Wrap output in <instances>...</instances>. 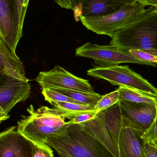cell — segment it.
Wrapping results in <instances>:
<instances>
[{"label":"cell","mask_w":157,"mask_h":157,"mask_svg":"<svg viewBox=\"0 0 157 157\" xmlns=\"http://www.w3.org/2000/svg\"><path fill=\"white\" fill-rule=\"evenodd\" d=\"M22 36L16 26L10 0H0V36L13 54Z\"/></svg>","instance_id":"cell-12"},{"label":"cell","mask_w":157,"mask_h":157,"mask_svg":"<svg viewBox=\"0 0 157 157\" xmlns=\"http://www.w3.org/2000/svg\"><path fill=\"white\" fill-rule=\"evenodd\" d=\"M52 89L69 97L80 104L90 105L94 107H95L96 104L103 96L95 92H86L61 89Z\"/></svg>","instance_id":"cell-18"},{"label":"cell","mask_w":157,"mask_h":157,"mask_svg":"<svg viewBox=\"0 0 157 157\" xmlns=\"http://www.w3.org/2000/svg\"><path fill=\"white\" fill-rule=\"evenodd\" d=\"M71 1L74 10L75 8V6H76V0H71Z\"/></svg>","instance_id":"cell-32"},{"label":"cell","mask_w":157,"mask_h":157,"mask_svg":"<svg viewBox=\"0 0 157 157\" xmlns=\"http://www.w3.org/2000/svg\"><path fill=\"white\" fill-rule=\"evenodd\" d=\"M119 104L123 116L144 132L152 125L156 115L157 106L149 103L123 101Z\"/></svg>","instance_id":"cell-11"},{"label":"cell","mask_w":157,"mask_h":157,"mask_svg":"<svg viewBox=\"0 0 157 157\" xmlns=\"http://www.w3.org/2000/svg\"><path fill=\"white\" fill-rule=\"evenodd\" d=\"M129 51L132 55L140 60L157 63V57L152 54L139 50H131Z\"/></svg>","instance_id":"cell-25"},{"label":"cell","mask_w":157,"mask_h":157,"mask_svg":"<svg viewBox=\"0 0 157 157\" xmlns=\"http://www.w3.org/2000/svg\"><path fill=\"white\" fill-rule=\"evenodd\" d=\"M12 126L0 133V157H32V143Z\"/></svg>","instance_id":"cell-10"},{"label":"cell","mask_w":157,"mask_h":157,"mask_svg":"<svg viewBox=\"0 0 157 157\" xmlns=\"http://www.w3.org/2000/svg\"><path fill=\"white\" fill-rule=\"evenodd\" d=\"M78 124L104 145L113 156L120 157L118 147L112 139L100 112L90 120Z\"/></svg>","instance_id":"cell-14"},{"label":"cell","mask_w":157,"mask_h":157,"mask_svg":"<svg viewBox=\"0 0 157 157\" xmlns=\"http://www.w3.org/2000/svg\"><path fill=\"white\" fill-rule=\"evenodd\" d=\"M152 142V143H155V144H157V140H155V141H153V142Z\"/></svg>","instance_id":"cell-36"},{"label":"cell","mask_w":157,"mask_h":157,"mask_svg":"<svg viewBox=\"0 0 157 157\" xmlns=\"http://www.w3.org/2000/svg\"><path fill=\"white\" fill-rule=\"evenodd\" d=\"M100 112L112 139L118 147L122 121V115L119 102Z\"/></svg>","instance_id":"cell-16"},{"label":"cell","mask_w":157,"mask_h":157,"mask_svg":"<svg viewBox=\"0 0 157 157\" xmlns=\"http://www.w3.org/2000/svg\"><path fill=\"white\" fill-rule=\"evenodd\" d=\"M29 0H22V8L24 15L25 16Z\"/></svg>","instance_id":"cell-31"},{"label":"cell","mask_w":157,"mask_h":157,"mask_svg":"<svg viewBox=\"0 0 157 157\" xmlns=\"http://www.w3.org/2000/svg\"><path fill=\"white\" fill-rule=\"evenodd\" d=\"M17 28L23 35V28L25 16L23 12L22 0H10Z\"/></svg>","instance_id":"cell-21"},{"label":"cell","mask_w":157,"mask_h":157,"mask_svg":"<svg viewBox=\"0 0 157 157\" xmlns=\"http://www.w3.org/2000/svg\"><path fill=\"white\" fill-rule=\"evenodd\" d=\"M142 138L145 142H153L157 140V111L155 118L149 129L144 133Z\"/></svg>","instance_id":"cell-26"},{"label":"cell","mask_w":157,"mask_h":157,"mask_svg":"<svg viewBox=\"0 0 157 157\" xmlns=\"http://www.w3.org/2000/svg\"><path fill=\"white\" fill-rule=\"evenodd\" d=\"M10 117V116L8 115V114L5 113L3 110L2 109L0 108V123L3 121H5L7 120L8 118Z\"/></svg>","instance_id":"cell-30"},{"label":"cell","mask_w":157,"mask_h":157,"mask_svg":"<svg viewBox=\"0 0 157 157\" xmlns=\"http://www.w3.org/2000/svg\"><path fill=\"white\" fill-rule=\"evenodd\" d=\"M89 76L105 79L113 86H124L141 90L157 98V89L128 66L98 67L87 71Z\"/></svg>","instance_id":"cell-5"},{"label":"cell","mask_w":157,"mask_h":157,"mask_svg":"<svg viewBox=\"0 0 157 157\" xmlns=\"http://www.w3.org/2000/svg\"><path fill=\"white\" fill-rule=\"evenodd\" d=\"M0 73L26 81L25 67L20 59L13 54L6 45L0 36Z\"/></svg>","instance_id":"cell-15"},{"label":"cell","mask_w":157,"mask_h":157,"mask_svg":"<svg viewBox=\"0 0 157 157\" xmlns=\"http://www.w3.org/2000/svg\"><path fill=\"white\" fill-rule=\"evenodd\" d=\"M51 104L55 109L62 111L64 113H78L96 110L95 107L92 106L73 102L57 101L52 102Z\"/></svg>","instance_id":"cell-19"},{"label":"cell","mask_w":157,"mask_h":157,"mask_svg":"<svg viewBox=\"0 0 157 157\" xmlns=\"http://www.w3.org/2000/svg\"><path fill=\"white\" fill-rule=\"evenodd\" d=\"M154 10L157 13V6H155V7H154Z\"/></svg>","instance_id":"cell-35"},{"label":"cell","mask_w":157,"mask_h":157,"mask_svg":"<svg viewBox=\"0 0 157 157\" xmlns=\"http://www.w3.org/2000/svg\"><path fill=\"white\" fill-rule=\"evenodd\" d=\"M135 0H76L74 10L79 8V16H100L114 13ZM73 10V11H74Z\"/></svg>","instance_id":"cell-13"},{"label":"cell","mask_w":157,"mask_h":157,"mask_svg":"<svg viewBox=\"0 0 157 157\" xmlns=\"http://www.w3.org/2000/svg\"><path fill=\"white\" fill-rule=\"evenodd\" d=\"M36 81L42 89H61L94 92L88 80L76 77L64 68L55 66L48 71L38 75Z\"/></svg>","instance_id":"cell-6"},{"label":"cell","mask_w":157,"mask_h":157,"mask_svg":"<svg viewBox=\"0 0 157 157\" xmlns=\"http://www.w3.org/2000/svg\"><path fill=\"white\" fill-rule=\"evenodd\" d=\"M62 8L73 10L71 0H54Z\"/></svg>","instance_id":"cell-28"},{"label":"cell","mask_w":157,"mask_h":157,"mask_svg":"<svg viewBox=\"0 0 157 157\" xmlns=\"http://www.w3.org/2000/svg\"><path fill=\"white\" fill-rule=\"evenodd\" d=\"M153 7L136 1L109 14L95 17L80 15L78 19L89 30L112 38L115 32L142 17Z\"/></svg>","instance_id":"cell-3"},{"label":"cell","mask_w":157,"mask_h":157,"mask_svg":"<svg viewBox=\"0 0 157 157\" xmlns=\"http://www.w3.org/2000/svg\"><path fill=\"white\" fill-rule=\"evenodd\" d=\"M149 143H151V144H153L154 146H155V147L156 148V152H157V144H155V143H152V142H149Z\"/></svg>","instance_id":"cell-34"},{"label":"cell","mask_w":157,"mask_h":157,"mask_svg":"<svg viewBox=\"0 0 157 157\" xmlns=\"http://www.w3.org/2000/svg\"><path fill=\"white\" fill-rule=\"evenodd\" d=\"M144 133L122 115L118 144L120 157H144Z\"/></svg>","instance_id":"cell-8"},{"label":"cell","mask_w":157,"mask_h":157,"mask_svg":"<svg viewBox=\"0 0 157 157\" xmlns=\"http://www.w3.org/2000/svg\"><path fill=\"white\" fill-rule=\"evenodd\" d=\"M119 101H130L137 103H146L157 106V98L141 90L124 86L118 88Z\"/></svg>","instance_id":"cell-17"},{"label":"cell","mask_w":157,"mask_h":157,"mask_svg":"<svg viewBox=\"0 0 157 157\" xmlns=\"http://www.w3.org/2000/svg\"><path fill=\"white\" fill-rule=\"evenodd\" d=\"M75 56L91 59L100 67H110L121 63L157 66V63L140 60L132 55L129 51L110 44L102 46L87 42L76 49Z\"/></svg>","instance_id":"cell-4"},{"label":"cell","mask_w":157,"mask_h":157,"mask_svg":"<svg viewBox=\"0 0 157 157\" xmlns=\"http://www.w3.org/2000/svg\"><path fill=\"white\" fill-rule=\"evenodd\" d=\"M154 7L115 32L110 44L124 50H139L157 57V13Z\"/></svg>","instance_id":"cell-1"},{"label":"cell","mask_w":157,"mask_h":157,"mask_svg":"<svg viewBox=\"0 0 157 157\" xmlns=\"http://www.w3.org/2000/svg\"><path fill=\"white\" fill-rule=\"evenodd\" d=\"M141 3L149 6H157V0H135Z\"/></svg>","instance_id":"cell-29"},{"label":"cell","mask_w":157,"mask_h":157,"mask_svg":"<svg viewBox=\"0 0 157 157\" xmlns=\"http://www.w3.org/2000/svg\"><path fill=\"white\" fill-rule=\"evenodd\" d=\"M41 93L44 96L45 101L49 102L50 104L52 102L57 101L73 102L80 104L72 99L52 89H42Z\"/></svg>","instance_id":"cell-22"},{"label":"cell","mask_w":157,"mask_h":157,"mask_svg":"<svg viewBox=\"0 0 157 157\" xmlns=\"http://www.w3.org/2000/svg\"><path fill=\"white\" fill-rule=\"evenodd\" d=\"M58 155H59V156L60 157H71L66 155H63V154H58Z\"/></svg>","instance_id":"cell-33"},{"label":"cell","mask_w":157,"mask_h":157,"mask_svg":"<svg viewBox=\"0 0 157 157\" xmlns=\"http://www.w3.org/2000/svg\"><path fill=\"white\" fill-rule=\"evenodd\" d=\"M119 101V93L118 89L113 92L102 96L95 106L98 113L113 106Z\"/></svg>","instance_id":"cell-20"},{"label":"cell","mask_w":157,"mask_h":157,"mask_svg":"<svg viewBox=\"0 0 157 157\" xmlns=\"http://www.w3.org/2000/svg\"><path fill=\"white\" fill-rule=\"evenodd\" d=\"M30 89L29 81L0 73V108L8 114L16 104L29 97Z\"/></svg>","instance_id":"cell-7"},{"label":"cell","mask_w":157,"mask_h":157,"mask_svg":"<svg viewBox=\"0 0 157 157\" xmlns=\"http://www.w3.org/2000/svg\"><path fill=\"white\" fill-rule=\"evenodd\" d=\"M144 155V157H157L156 148L151 143H145Z\"/></svg>","instance_id":"cell-27"},{"label":"cell","mask_w":157,"mask_h":157,"mask_svg":"<svg viewBox=\"0 0 157 157\" xmlns=\"http://www.w3.org/2000/svg\"><path fill=\"white\" fill-rule=\"evenodd\" d=\"M98 113L97 110H95L78 113H63L65 119L69 120V124H78L90 120L93 118Z\"/></svg>","instance_id":"cell-23"},{"label":"cell","mask_w":157,"mask_h":157,"mask_svg":"<svg viewBox=\"0 0 157 157\" xmlns=\"http://www.w3.org/2000/svg\"><path fill=\"white\" fill-rule=\"evenodd\" d=\"M32 143V157H53V151L47 144H36Z\"/></svg>","instance_id":"cell-24"},{"label":"cell","mask_w":157,"mask_h":157,"mask_svg":"<svg viewBox=\"0 0 157 157\" xmlns=\"http://www.w3.org/2000/svg\"><path fill=\"white\" fill-rule=\"evenodd\" d=\"M69 126L59 128L49 127L29 115L17 122V130L32 143L44 144L50 137L67 134Z\"/></svg>","instance_id":"cell-9"},{"label":"cell","mask_w":157,"mask_h":157,"mask_svg":"<svg viewBox=\"0 0 157 157\" xmlns=\"http://www.w3.org/2000/svg\"><path fill=\"white\" fill-rule=\"evenodd\" d=\"M46 144L58 154L71 157H114L98 141L78 124L69 125L68 132L50 137Z\"/></svg>","instance_id":"cell-2"}]
</instances>
